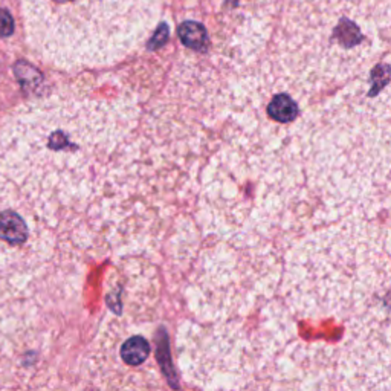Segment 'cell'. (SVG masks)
Masks as SVG:
<instances>
[{
    "mask_svg": "<svg viewBox=\"0 0 391 391\" xmlns=\"http://www.w3.org/2000/svg\"><path fill=\"white\" fill-rule=\"evenodd\" d=\"M32 46L62 68L118 60L153 27L159 0H23Z\"/></svg>",
    "mask_w": 391,
    "mask_h": 391,
    "instance_id": "6da1fadb",
    "label": "cell"
},
{
    "mask_svg": "<svg viewBox=\"0 0 391 391\" xmlns=\"http://www.w3.org/2000/svg\"><path fill=\"white\" fill-rule=\"evenodd\" d=\"M14 31V20L6 10H0V36H11Z\"/></svg>",
    "mask_w": 391,
    "mask_h": 391,
    "instance_id": "8992f818",
    "label": "cell"
},
{
    "mask_svg": "<svg viewBox=\"0 0 391 391\" xmlns=\"http://www.w3.org/2000/svg\"><path fill=\"white\" fill-rule=\"evenodd\" d=\"M0 239L10 245H22L28 239V227L19 214L6 211L0 214Z\"/></svg>",
    "mask_w": 391,
    "mask_h": 391,
    "instance_id": "7a4b0ae2",
    "label": "cell"
},
{
    "mask_svg": "<svg viewBox=\"0 0 391 391\" xmlns=\"http://www.w3.org/2000/svg\"><path fill=\"white\" fill-rule=\"evenodd\" d=\"M167 36H169L167 28H165V27H161V29L156 32V36H155V38H153V41H152V43H155L152 48L161 46V45L164 43V41H165V38H167Z\"/></svg>",
    "mask_w": 391,
    "mask_h": 391,
    "instance_id": "52a82bcc",
    "label": "cell"
},
{
    "mask_svg": "<svg viewBox=\"0 0 391 391\" xmlns=\"http://www.w3.org/2000/svg\"><path fill=\"white\" fill-rule=\"evenodd\" d=\"M268 115L278 122H290L297 118L298 107L294 99L286 94H280L272 98L268 106Z\"/></svg>",
    "mask_w": 391,
    "mask_h": 391,
    "instance_id": "277c9868",
    "label": "cell"
},
{
    "mask_svg": "<svg viewBox=\"0 0 391 391\" xmlns=\"http://www.w3.org/2000/svg\"><path fill=\"white\" fill-rule=\"evenodd\" d=\"M150 355V346L143 336H131L121 347V356L126 364L136 367L143 364Z\"/></svg>",
    "mask_w": 391,
    "mask_h": 391,
    "instance_id": "3957f363",
    "label": "cell"
},
{
    "mask_svg": "<svg viewBox=\"0 0 391 391\" xmlns=\"http://www.w3.org/2000/svg\"><path fill=\"white\" fill-rule=\"evenodd\" d=\"M179 37L182 43L190 46L196 51H204L208 45L206 31L201 23L197 22H184L179 27Z\"/></svg>",
    "mask_w": 391,
    "mask_h": 391,
    "instance_id": "5b68a950",
    "label": "cell"
}]
</instances>
